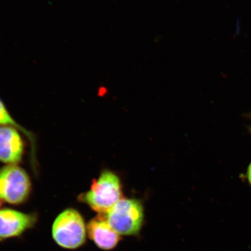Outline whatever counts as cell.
<instances>
[{
    "label": "cell",
    "instance_id": "obj_4",
    "mask_svg": "<svg viewBox=\"0 0 251 251\" xmlns=\"http://www.w3.org/2000/svg\"><path fill=\"white\" fill-rule=\"evenodd\" d=\"M29 176L24 169L15 165L0 171V199L11 204H20L27 199L30 191Z\"/></svg>",
    "mask_w": 251,
    "mask_h": 251
},
{
    "label": "cell",
    "instance_id": "obj_1",
    "mask_svg": "<svg viewBox=\"0 0 251 251\" xmlns=\"http://www.w3.org/2000/svg\"><path fill=\"white\" fill-rule=\"evenodd\" d=\"M121 197L119 178L112 172L106 171L93 181L90 190L84 194L83 200L94 211L106 214Z\"/></svg>",
    "mask_w": 251,
    "mask_h": 251
},
{
    "label": "cell",
    "instance_id": "obj_3",
    "mask_svg": "<svg viewBox=\"0 0 251 251\" xmlns=\"http://www.w3.org/2000/svg\"><path fill=\"white\" fill-rule=\"evenodd\" d=\"M105 215L110 226L120 235H136L142 227L143 208L136 200L121 199Z\"/></svg>",
    "mask_w": 251,
    "mask_h": 251
},
{
    "label": "cell",
    "instance_id": "obj_10",
    "mask_svg": "<svg viewBox=\"0 0 251 251\" xmlns=\"http://www.w3.org/2000/svg\"><path fill=\"white\" fill-rule=\"evenodd\" d=\"M1 204H2L1 200L0 199V206H1Z\"/></svg>",
    "mask_w": 251,
    "mask_h": 251
},
{
    "label": "cell",
    "instance_id": "obj_6",
    "mask_svg": "<svg viewBox=\"0 0 251 251\" xmlns=\"http://www.w3.org/2000/svg\"><path fill=\"white\" fill-rule=\"evenodd\" d=\"M87 229L90 239L101 249H114L121 240L120 234L110 226L104 214H100L92 219Z\"/></svg>",
    "mask_w": 251,
    "mask_h": 251
},
{
    "label": "cell",
    "instance_id": "obj_2",
    "mask_svg": "<svg viewBox=\"0 0 251 251\" xmlns=\"http://www.w3.org/2000/svg\"><path fill=\"white\" fill-rule=\"evenodd\" d=\"M52 237L59 246L76 249L86 241V228L82 216L76 210L68 209L56 218L52 226Z\"/></svg>",
    "mask_w": 251,
    "mask_h": 251
},
{
    "label": "cell",
    "instance_id": "obj_9",
    "mask_svg": "<svg viewBox=\"0 0 251 251\" xmlns=\"http://www.w3.org/2000/svg\"><path fill=\"white\" fill-rule=\"evenodd\" d=\"M247 176L248 179H249V181L251 186V163L249 166V169H248Z\"/></svg>",
    "mask_w": 251,
    "mask_h": 251
},
{
    "label": "cell",
    "instance_id": "obj_5",
    "mask_svg": "<svg viewBox=\"0 0 251 251\" xmlns=\"http://www.w3.org/2000/svg\"><path fill=\"white\" fill-rule=\"evenodd\" d=\"M36 218L15 210H0V241L19 236L32 227Z\"/></svg>",
    "mask_w": 251,
    "mask_h": 251
},
{
    "label": "cell",
    "instance_id": "obj_8",
    "mask_svg": "<svg viewBox=\"0 0 251 251\" xmlns=\"http://www.w3.org/2000/svg\"><path fill=\"white\" fill-rule=\"evenodd\" d=\"M0 126H10L17 128L26 134V136L29 138L31 142L33 143L34 141L33 136L29 131L25 129L21 126L18 124L14 120L13 118L11 117L1 99H0Z\"/></svg>",
    "mask_w": 251,
    "mask_h": 251
},
{
    "label": "cell",
    "instance_id": "obj_7",
    "mask_svg": "<svg viewBox=\"0 0 251 251\" xmlns=\"http://www.w3.org/2000/svg\"><path fill=\"white\" fill-rule=\"evenodd\" d=\"M23 152V141L18 131L13 127L0 126V161L17 164Z\"/></svg>",
    "mask_w": 251,
    "mask_h": 251
}]
</instances>
